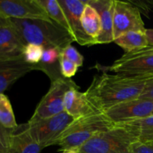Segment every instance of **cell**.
I'll return each instance as SVG.
<instances>
[{
	"label": "cell",
	"mask_w": 153,
	"mask_h": 153,
	"mask_svg": "<svg viewBox=\"0 0 153 153\" xmlns=\"http://www.w3.org/2000/svg\"><path fill=\"white\" fill-rule=\"evenodd\" d=\"M0 123L10 130L18 126L10 100L4 94H0Z\"/></svg>",
	"instance_id": "44dd1931"
},
{
	"label": "cell",
	"mask_w": 153,
	"mask_h": 153,
	"mask_svg": "<svg viewBox=\"0 0 153 153\" xmlns=\"http://www.w3.org/2000/svg\"><path fill=\"white\" fill-rule=\"evenodd\" d=\"M61 54L66 58L76 64L78 66V67H82L83 65L84 57L72 45H69L68 46L64 48L61 52Z\"/></svg>",
	"instance_id": "cb8c5ba5"
},
{
	"label": "cell",
	"mask_w": 153,
	"mask_h": 153,
	"mask_svg": "<svg viewBox=\"0 0 153 153\" xmlns=\"http://www.w3.org/2000/svg\"><path fill=\"white\" fill-rule=\"evenodd\" d=\"M131 4L135 6L140 13H143L145 16H149L153 8V1L151 0H143V1H128Z\"/></svg>",
	"instance_id": "484cf974"
},
{
	"label": "cell",
	"mask_w": 153,
	"mask_h": 153,
	"mask_svg": "<svg viewBox=\"0 0 153 153\" xmlns=\"http://www.w3.org/2000/svg\"><path fill=\"white\" fill-rule=\"evenodd\" d=\"M79 88H72L65 94L64 101V111L74 120L100 112L90 102L86 93L79 91Z\"/></svg>",
	"instance_id": "5bb4252c"
},
{
	"label": "cell",
	"mask_w": 153,
	"mask_h": 153,
	"mask_svg": "<svg viewBox=\"0 0 153 153\" xmlns=\"http://www.w3.org/2000/svg\"><path fill=\"white\" fill-rule=\"evenodd\" d=\"M0 15L5 19L52 21L37 0H0Z\"/></svg>",
	"instance_id": "9c48e42d"
},
{
	"label": "cell",
	"mask_w": 153,
	"mask_h": 153,
	"mask_svg": "<svg viewBox=\"0 0 153 153\" xmlns=\"http://www.w3.org/2000/svg\"><path fill=\"white\" fill-rule=\"evenodd\" d=\"M146 35L149 43V46H153V28L146 29Z\"/></svg>",
	"instance_id": "f546056e"
},
{
	"label": "cell",
	"mask_w": 153,
	"mask_h": 153,
	"mask_svg": "<svg viewBox=\"0 0 153 153\" xmlns=\"http://www.w3.org/2000/svg\"><path fill=\"white\" fill-rule=\"evenodd\" d=\"M148 79L102 71L94 76L85 93L94 108L103 113L118 103L139 98Z\"/></svg>",
	"instance_id": "6da1fadb"
},
{
	"label": "cell",
	"mask_w": 153,
	"mask_h": 153,
	"mask_svg": "<svg viewBox=\"0 0 153 153\" xmlns=\"http://www.w3.org/2000/svg\"><path fill=\"white\" fill-rule=\"evenodd\" d=\"M74 120L67 112L36 121H28L27 128L34 141L43 149L55 144L63 131Z\"/></svg>",
	"instance_id": "8992f818"
},
{
	"label": "cell",
	"mask_w": 153,
	"mask_h": 153,
	"mask_svg": "<svg viewBox=\"0 0 153 153\" xmlns=\"http://www.w3.org/2000/svg\"><path fill=\"white\" fill-rule=\"evenodd\" d=\"M82 28L87 35L95 40H97L102 32L101 18L98 11L91 4H88L86 1V5L82 12L81 17Z\"/></svg>",
	"instance_id": "ac0fdd59"
},
{
	"label": "cell",
	"mask_w": 153,
	"mask_h": 153,
	"mask_svg": "<svg viewBox=\"0 0 153 153\" xmlns=\"http://www.w3.org/2000/svg\"><path fill=\"white\" fill-rule=\"evenodd\" d=\"M78 87L71 79L64 77L51 82L49 91L37 105L29 121L46 119L64 112V101L66 93L72 88Z\"/></svg>",
	"instance_id": "5b68a950"
},
{
	"label": "cell",
	"mask_w": 153,
	"mask_h": 153,
	"mask_svg": "<svg viewBox=\"0 0 153 153\" xmlns=\"http://www.w3.org/2000/svg\"><path fill=\"white\" fill-rule=\"evenodd\" d=\"M153 55V46H148V47L144 48L141 50L136 51V52H128L126 53L121 57V59H129V58H135V57L143 56V55Z\"/></svg>",
	"instance_id": "83f0119b"
},
{
	"label": "cell",
	"mask_w": 153,
	"mask_h": 153,
	"mask_svg": "<svg viewBox=\"0 0 153 153\" xmlns=\"http://www.w3.org/2000/svg\"><path fill=\"white\" fill-rule=\"evenodd\" d=\"M32 70H34V65L25 62L23 56L0 61V94H3L18 79Z\"/></svg>",
	"instance_id": "4fadbf2b"
},
{
	"label": "cell",
	"mask_w": 153,
	"mask_h": 153,
	"mask_svg": "<svg viewBox=\"0 0 153 153\" xmlns=\"http://www.w3.org/2000/svg\"><path fill=\"white\" fill-rule=\"evenodd\" d=\"M25 44L8 19L0 26V61L22 57Z\"/></svg>",
	"instance_id": "7c38bea8"
},
{
	"label": "cell",
	"mask_w": 153,
	"mask_h": 153,
	"mask_svg": "<svg viewBox=\"0 0 153 153\" xmlns=\"http://www.w3.org/2000/svg\"><path fill=\"white\" fill-rule=\"evenodd\" d=\"M62 153H79L77 150H74V149H69V150L63 151Z\"/></svg>",
	"instance_id": "1f68e13d"
},
{
	"label": "cell",
	"mask_w": 153,
	"mask_h": 153,
	"mask_svg": "<svg viewBox=\"0 0 153 153\" xmlns=\"http://www.w3.org/2000/svg\"><path fill=\"white\" fill-rule=\"evenodd\" d=\"M59 64L61 76L66 79H71L74 76L79 68L76 64L66 58L61 54H60Z\"/></svg>",
	"instance_id": "603a6c76"
},
{
	"label": "cell",
	"mask_w": 153,
	"mask_h": 153,
	"mask_svg": "<svg viewBox=\"0 0 153 153\" xmlns=\"http://www.w3.org/2000/svg\"><path fill=\"white\" fill-rule=\"evenodd\" d=\"M112 123L102 112H97L76 119L58 137L55 144L60 151L78 150L95 134L111 128Z\"/></svg>",
	"instance_id": "3957f363"
},
{
	"label": "cell",
	"mask_w": 153,
	"mask_h": 153,
	"mask_svg": "<svg viewBox=\"0 0 153 153\" xmlns=\"http://www.w3.org/2000/svg\"><path fill=\"white\" fill-rule=\"evenodd\" d=\"M124 124L128 125L134 130L140 142L153 143V115Z\"/></svg>",
	"instance_id": "ffe728a7"
},
{
	"label": "cell",
	"mask_w": 153,
	"mask_h": 153,
	"mask_svg": "<svg viewBox=\"0 0 153 153\" xmlns=\"http://www.w3.org/2000/svg\"><path fill=\"white\" fill-rule=\"evenodd\" d=\"M152 115H153V113H152Z\"/></svg>",
	"instance_id": "d6a6232c"
},
{
	"label": "cell",
	"mask_w": 153,
	"mask_h": 153,
	"mask_svg": "<svg viewBox=\"0 0 153 153\" xmlns=\"http://www.w3.org/2000/svg\"><path fill=\"white\" fill-rule=\"evenodd\" d=\"M43 51L44 49L42 46L33 43H28L25 45L24 48L22 56L25 62L31 65H35L41 61Z\"/></svg>",
	"instance_id": "7402d4cb"
},
{
	"label": "cell",
	"mask_w": 153,
	"mask_h": 153,
	"mask_svg": "<svg viewBox=\"0 0 153 153\" xmlns=\"http://www.w3.org/2000/svg\"><path fill=\"white\" fill-rule=\"evenodd\" d=\"M105 70L127 76L146 78L153 77V55H143L129 59L119 58L110 67H103Z\"/></svg>",
	"instance_id": "8fae6325"
},
{
	"label": "cell",
	"mask_w": 153,
	"mask_h": 153,
	"mask_svg": "<svg viewBox=\"0 0 153 153\" xmlns=\"http://www.w3.org/2000/svg\"><path fill=\"white\" fill-rule=\"evenodd\" d=\"M146 29L140 10L135 6L129 1L114 0V38L128 31H146Z\"/></svg>",
	"instance_id": "ba28073f"
},
{
	"label": "cell",
	"mask_w": 153,
	"mask_h": 153,
	"mask_svg": "<svg viewBox=\"0 0 153 153\" xmlns=\"http://www.w3.org/2000/svg\"><path fill=\"white\" fill-rule=\"evenodd\" d=\"M13 129H7L0 123V153H7L10 149Z\"/></svg>",
	"instance_id": "d4e9b609"
},
{
	"label": "cell",
	"mask_w": 153,
	"mask_h": 153,
	"mask_svg": "<svg viewBox=\"0 0 153 153\" xmlns=\"http://www.w3.org/2000/svg\"><path fill=\"white\" fill-rule=\"evenodd\" d=\"M66 13L72 35L75 41L81 46H92L97 44L95 40L91 38L82 28L81 17L86 5L85 0H58Z\"/></svg>",
	"instance_id": "30bf717a"
},
{
	"label": "cell",
	"mask_w": 153,
	"mask_h": 153,
	"mask_svg": "<svg viewBox=\"0 0 153 153\" xmlns=\"http://www.w3.org/2000/svg\"><path fill=\"white\" fill-rule=\"evenodd\" d=\"M153 100L137 98L118 103L103 112L114 125L139 120L152 115Z\"/></svg>",
	"instance_id": "52a82bcc"
},
{
	"label": "cell",
	"mask_w": 153,
	"mask_h": 153,
	"mask_svg": "<svg viewBox=\"0 0 153 153\" xmlns=\"http://www.w3.org/2000/svg\"><path fill=\"white\" fill-rule=\"evenodd\" d=\"M7 21V19H5V18H4L3 16H1V15H0V26L2 25L3 24L5 23Z\"/></svg>",
	"instance_id": "4dcf8cb0"
},
{
	"label": "cell",
	"mask_w": 153,
	"mask_h": 153,
	"mask_svg": "<svg viewBox=\"0 0 153 153\" xmlns=\"http://www.w3.org/2000/svg\"><path fill=\"white\" fill-rule=\"evenodd\" d=\"M98 11L101 18L102 32L97 40V44H105L114 42L113 22L114 0H87Z\"/></svg>",
	"instance_id": "9a60e30c"
},
{
	"label": "cell",
	"mask_w": 153,
	"mask_h": 153,
	"mask_svg": "<svg viewBox=\"0 0 153 153\" xmlns=\"http://www.w3.org/2000/svg\"><path fill=\"white\" fill-rule=\"evenodd\" d=\"M130 153H153V143L136 142L132 146Z\"/></svg>",
	"instance_id": "4316f807"
},
{
	"label": "cell",
	"mask_w": 153,
	"mask_h": 153,
	"mask_svg": "<svg viewBox=\"0 0 153 153\" xmlns=\"http://www.w3.org/2000/svg\"><path fill=\"white\" fill-rule=\"evenodd\" d=\"M114 43L123 49L126 53L141 50L149 46L146 31H128L114 39Z\"/></svg>",
	"instance_id": "e0dca14e"
},
{
	"label": "cell",
	"mask_w": 153,
	"mask_h": 153,
	"mask_svg": "<svg viewBox=\"0 0 153 153\" xmlns=\"http://www.w3.org/2000/svg\"><path fill=\"white\" fill-rule=\"evenodd\" d=\"M43 149L31 137L26 124L18 126L13 129L7 153H40Z\"/></svg>",
	"instance_id": "2e32d148"
},
{
	"label": "cell",
	"mask_w": 153,
	"mask_h": 153,
	"mask_svg": "<svg viewBox=\"0 0 153 153\" xmlns=\"http://www.w3.org/2000/svg\"><path fill=\"white\" fill-rule=\"evenodd\" d=\"M25 45H38L44 49H55L60 52L75 41L66 29L53 21L42 19H8Z\"/></svg>",
	"instance_id": "7a4b0ae2"
},
{
	"label": "cell",
	"mask_w": 153,
	"mask_h": 153,
	"mask_svg": "<svg viewBox=\"0 0 153 153\" xmlns=\"http://www.w3.org/2000/svg\"><path fill=\"white\" fill-rule=\"evenodd\" d=\"M139 98L153 100V77L148 79L143 94Z\"/></svg>",
	"instance_id": "f1b7e54d"
},
{
	"label": "cell",
	"mask_w": 153,
	"mask_h": 153,
	"mask_svg": "<svg viewBox=\"0 0 153 153\" xmlns=\"http://www.w3.org/2000/svg\"><path fill=\"white\" fill-rule=\"evenodd\" d=\"M39 4L43 7L49 18L58 25L67 30L72 35L71 28L66 13L58 0H37ZM73 36V35H72Z\"/></svg>",
	"instance_id": "d6986e66"
},
{
	"label": "cell",
	"mask_w": 153,
	"mask_h": 153,
	"mask_svg": "<svg viewBox=\"0 0 153 153\" xmlns=\"http://www.w3.org/2000/svg\"><path fill=\"white\" fill-rule=\"evenodd\" d=\"M139 141L134 130L126 124L114 125L95 134L79 149V153H130Z\"/></svg>",
	"instance_id": "277c9868"
}]
</instances>
